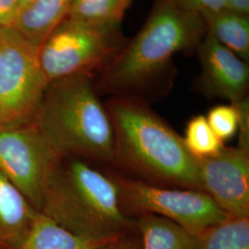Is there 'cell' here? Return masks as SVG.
I'll return each mask as SVG.
<instances>
[{
    "label": "cell",
    "mask_w": 249,
    "mask_h": 249,
    "mask_svg": "<svg viewBox=\"0 0 249 249\" xmlns=\"http://www.w3.org/2000/svg\"><path fill=\"white\" fill-rule=\"evenodd\" d=\"M18 14V0H0V28L13 26Z\"/></svg>",
    "instance_id": "cell-23"
},
{
    "label": "cell",
    "mask_w": 249,
    "mask_h": 249,
    "mask_svg": "<svg viewBox=\"0 0 249 249\" xmlns=\"http://www.w3.org/2000/svg\"><path fill=\"white\" fill-rule=\"evenodd\" d=\"M108 173L118 187L124 213L131 217L154 214L196 235L229 217L204 191L153 186L124 177L114 170Z\"/></svg>",
    "instance_id": "cell-7"
},
{
    "label": "cell",
    "mask_w": 249,
    "mask_h": 249,
    "mask_svg": "<svg viewBox=\"0 0 249 249\" xmlns=\"http://www.w3.org/2000/svg\"><path fill=\"white\" fill-rule=\"evenodd\" d=\"M183 11L196 14L200 17L227 9V0H168Z\"/></svg>",
    "instance_id": "cell-20"
},
{
    "label": "cell",
    "mask_w": 249,
    "mask_h": 249,
    "mask_svg": "<svg viewBox=\"0 0 249 249\" xmlns=\"http://www.w3.org/2000/svg\"><path fill=\"white\" fill-rule=\"evenodd\" d=\"M37 212L0 172V249H18Z\"/></svg>",
    "instance_id": "cell-11"
},
{
    "label": "cell",
    "mask_w": 249,
    "mask_h": 249,
    "mask_svg": "<svg viewBox=\"0 0 249 249\" xmlns=\"http://www.w3.org/2000/svg\"><path fill=\"white\" fill-rule=\"evenodd\" d=\"M133 0H73L66 18L90 25L120 28Z\"/></svg>",
    "instance_id": "cell-16"
},
{
    "label": "cell",
    "mask_w": 249,
    "mask_h": 249,
    "mask_svg": "<svg viewBox=\"0 0 249 249\" xmlns=\"http://www.w3.org/2000/svg\"><path fill=\"white\" fill-rule=\"evenodd\" d=\"M48 85L39 47L15 27L0 28V127L32 123Z\"/></svg>",
    "instance_id": "cell-6"
},
{
    "label": "cell",
    "mask_w": 249,
    "mask_h": 249,
    "mask_svg": "<svg viewBox=\"0 0 249 249\" xmlns=\"http://www.w3.org/2000/svg\"><path fill=\"white\" fill-rule=\"evenodd\" d=\"M106 107L115 135L114 168L122 171L118 174L153 186L202 191L197 160L148 103L111 97Z\"/></svg>",
    "instance_id": "cell-2"
},
{
    "label": "cell",
    "mask_w": 249,
    "mask_h": 249,
    "mask_svg": "<svg viewBox=\"0 0 249 249\" xmlns=\"http://www.w3.org/2000/svg\"><path fill=\"white\" fill-rule=\"evenodd\" d=\"M197 249H249V217L229 216L198 235Z\"/></svg>",
    "instance_id": "cell-17"
},
{
    "label": "cell",
    "mask_w": 249,
    "mask_h": 249,
    "mask_svg": "<svg viewBox=\"0 0 249 249\" xmlns=\"http://www.w3.org/2000/svg\"><path fill=\"white\" fill-rule=\"evenodd\" d=\"M206 32L242 60H249V15L225 9L203 15Z\"/></svg>",
    "instance_id": "cell-14"
},
{
    "label": "cell",
    "mask_w": 249,
    "mask_h": 249,
    "mask_svg": "<svg viewBox=\"0 0 249 249\" xmlns=\"http://www.w3.org/2000/svg\"><path fill=\"white\" fill-rule=\"evenodd\" d=\"M33 0H18V12L29 5Z\"/></svg>",
    "instance_id": "cell-25"
},
{
    "label": "cell",
    "mask_w": 249,
    "mask_h": 249,
    "mask_svg": "<svg viewBox=\"0 0 249 249\" xmlns=\"http://www.w3.org/2000/svg\"><path fill=\"white\" fill-rule=\"evenodd\" d=\"M239 112V125H238V147L249 151V101L244 99L234 104Z\"/></svg>",
    "instance_id": "cell-21"
},
{
    "label": "cell",
    "mask_w": 249,
    "mask_h": 249,
    "mask_svg": "<svg viewBox=\"0 0 249 249\" xmlns=\"http://www.w3.org/2000/svg\"><path fill=\"white\" fill-rule=\"evenodd\" d=\"M128 40L120 28L90 25L64 18L39 48V60L49 84L103 70Z\"/></svg>",
    "instance_id": "cell-5"
},
{
    "label": "cell",
    "mask_w": 249,
    "mask_h": 249,
    "mask_svg": "<svg viewBox=\"0 0 249 249\" xmlns=\"http://www.w3.org/2000/svg\"><path fill=\"white\" fill-rule=\"evenodd\" d=\"M102 249H142V241L137 228L124 233Z\"/></svg>",
    "instance_id": "cell-22"
},
{
    "label": "cell",
    "mask_w": 249,
    "mask_h": 249,
    "mask_svg": "<svg viewBox=\"0 0 249 249\" xmlns=\"http://www.w3.org/2000/svg\"><path fill=\"white\" fill-rule=\"evenodd\" d=\"M227 9L249 15V0H227Z\"/></svg>",
    "instance_id": "cell-24"
},
{
    "label": "cell",
    "mask_w": 249,
    "mask_h": 249,
    "mask_svg": "<svg viewBox=\"0 0 249 249\" xmlns=\"http://www.w3.org/2000/svg\"><path fill=\"white\" fill-rule=\"evenodd\" d=\"M206 118L213 131L223 143L237 134L239 112L234 104L213 107Z\"/></svg>",
    "instance_id": "cell-19"
},
{
    "label": "cell",
    "mask_w": 249,
    "mask_h": 249,
    "mask_svg": "<svg viewBox=\"0 0 249 249\" xmlns=\"http://www.w3.org/2000/svg\"><path fill=\"white\" fill-rule=\"evenodd\" d=\"M196 160L202 191L227 215L249 217V151L223 146Z\"/></svg>",
    "instance_id": "cell-9"
},
{
    "label": "cell",
    "mask_w": 249,
    "mask_h": 249,
    "mask_svg": "<svg viewBox=\"0 0 249 249\" xmlns=\"http://www.w3.org/2000/svg\"><path fill=\"white\" fill-rule=\"evenodd\" d=\"M142 249H197L196 235L168 219L154 214L135 216Z\"/></svg>",
    "instance_id": "cell-13"
},
{
    "label": "cell",
    "mask_w": 249,
    "mask_h": 249,
    "mask_svg": "<svg viewBox=\"0 0 249 249\" xmlns=\"http://www.w3.org/2000/svg\"><path fill=\"white\" fill-rule=\"evenodd\" d=\"M205 35L200 16L157 0L140 33L102 70L95 89L145 103L157 98L172 87L174 55L197 46Z\"/></svg>",
    "instance_id": "cell-1"
},
{
    "label": "cell",
    "mask_w": 249,
    "mask_h": 249,
    "mask_svg": "<svg viewBox=\"0 0 249 249\" xmlns=\"http://www.w3.org/2000/svg\"><path fill=\"white\" fill-rule=\"evenodd\" d=\"M107 245L82 238L45 214L37 213L18 249H102Z\"/></svg>",
    "instance_id": "cell-15"
},
{
    "label": "cell",
    "mask_w": 249,
    "mask_h": 249,
    "mask_svg": "<svg viewBox=\"0 0 249 249\" xmlns=\"http://www.w3.org/2000/svg\"><path fill=\"white\" fill-rule=\"evenodd\" d=\"M73 0H33L18 12L14 22L29 42L40 48L59 23L67 17Z\"/></svg>",
    "instance_id": "cell-12"
},
{
    "label": "cell",
    "mask_w": 249,
    "mask_h": 249,
    "mask_svg": "<svg viewBox=\"0 0 249 249\" xmlns=\"http://www.w3.org/2000/svg\"><path fill=\"white\" fill-rule=\"evenodd\" d=\"M200 74L195 89L209 98L226 100L230 104L249 98V64L217 42L206 32L197 45Z\"/></svg>",
    "instance_id": "cell-10"
},
{
    "label": "cell",
    "mask_w": 249,
    "mask_h": 249,
    "mask_svg": "<svg viewBox=\"0 0 249 249\" xmlns=\"http://www.w3.org/2000/svg\"><path fill=\"white\" fill-rule=\"evenodd\" d=\"M182 138L187 151L196 160L213 156L224 146L202 115L193 116L187 122L185 136Z\"/></svg>",
    "instance_id": "cell-18"
},
{
    "label": "cell",
    "mask_w": 249,
    "mask_h": 249,
    "mask_svg": "<svg viewBox=\"0 0 249 249\" xmlns=\"http://www.w3.org/2000/svg\"><path fill=\"white\" fill-rule=\"evenodd\" d=\"M33 123L61 157L79 158L114 168V128L91 74L51 82Z\"/></svg>",
    "instance_id": "cell-4"
},
{
    "label": "cell",
    "mask_w": 249,
    "mask_h": 249,
    "mask_svg": "<svg viewBox=\"0 0 249 249\" xmlns=\"http://www.w3.org/2000/svg\"><path fill=\"white\" fill-rule=\"evenodd\" d=\"M40 213L87 240L109 244L136 229L116 181L88 161L63 157L45 189Z\"/></svg>",
    "instance_id": "cell-3"
},
{
    "label": "cell",
    "mask_w": 249,
    "mask_h": 249,
    "mask_svg": "<svg viewBox=\"0 0 249 249\" xmlns=\"http://www.w3.org/2000/svg\"><path fill=\"white\" fill-rule=\"evenodd\" d=\"M62 158L33 122L0 127V172L39 213L49 180Z\"/></svg>",
    "instance_id": "cell-8"
}]
</instances>
